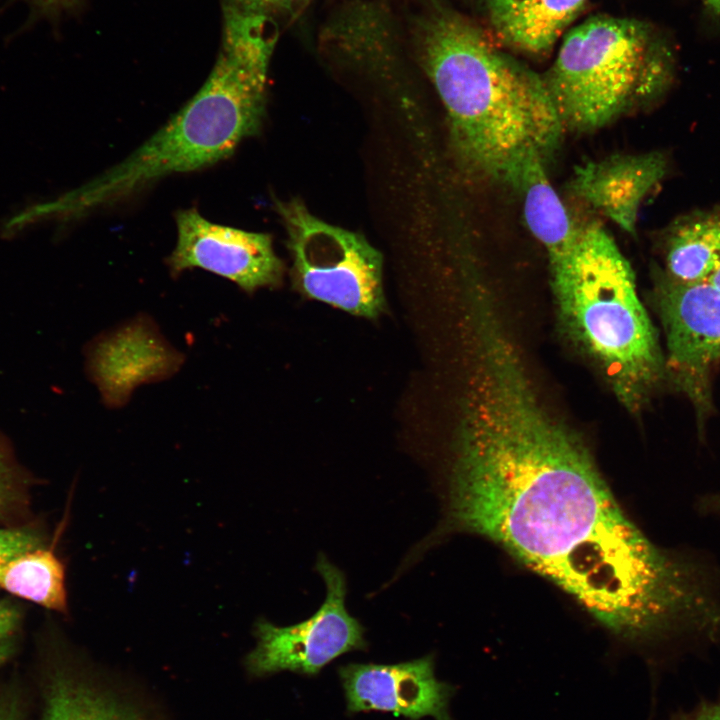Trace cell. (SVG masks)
<instances>
[{
  "label": "cell",
  "mask_w": 720,
  "mask_h": 720,
  "mask_svg": "<svg viewBox=\"0 0 720 720\" xmlns=\"http://www.w3.org/2000/svg\"><path fill=\"white\" fill-rule=\"evenodd\" d=\"M697 508L705 516L720 520V490L701 497Z\"/></svg>",
  "instance_id": "obj_22"
},
{
  "label": "cell",
  "mask_w": 720,
  "mask_h": 720,
  "mask_svg": "<svg viewBox=\"0 0 720 720\" xmlns=\"http://www.w3.org/2000/svg\"><path fill=\"white\" fill-rule=\"evenodd\" d=\"M413 42L446 110L454 150L468 168L515 189L528 165H547L565 129L542 75L442 6L416 20Z\"/></svg>",
  "instance_id": "obj_2"
},
{
  "label": "cell",
  "mask_w": 720,
  "mask_h": 720,
  "mask_svg": "<svg viewBox=\"0 0 720 720\" xmlns=\"http://www.w3.org/2000/svg\"><path fill=\"white\" fill-rule=\"evenodd\" d=\"M301 0H231L239 7L257 12L269 13L274 10L289 9Z\"/></svg>",
  "instance_id": "obj_21"
},
{
  "label": "cell",
  "mask_w": 720,
  "mask_h": 720,
  "mask_svg": "<svg viewBox=\"0 0 720 720\" xmlns=\"http://www.w3.org/2000/svg\"><path fill=\"white\" fill-rule=\"evenodd\" d=\"M434 657L397 664L350 663L339 668L350 712L384 711L412 720L431 716L453 720L449 704L456 692L434 673Z\"/></svg>",
  "instance_id": "obj_9"
},
{
  "label": "cell",
  "mask_w": 720,
  "mask_h": 720,
  "mask_svg": "<svg viewBox=\"0 0 720 720\" xmlns=\"http://www.w3.org/2000/svg\"><path fill=\"white\" fill-rule=\"evenodd\" d=\"M315 568L326 586L323 604L311 617L290 626L258 619L257 645L246 659L252 675L285 670L313 675L340 655L367 647L364 627L346 608L344 573L323 554Z\"/></svg>",
  "instance_id": "obj_7"
},
{
  "label": "cell",
  "mask_w": 720,
  "mask_h": 720,
  "mask_svg": "<svg viewBox=\"0 0 720 720\" xmlns=\"http://www.w3.org/2000/svg\"><path fill=\"white\" fill-rule=\"evenodd\" d=\"M19 615L16 609L7 602H0V664L12 652Z\"/></svg>",
  "instance_id": "obj_19"
},
{
  "label": "cell",
  "mask_w": 720,
  "mask_h": 720,
  "mask_svg": "<svg viewBox=\"0 0 720 720\" xmlns=\"http://www.w3.org/2000/svg\"><path fill=\"white\" fill-rule=\"evenodd\" d=\"M0 589L48 609H67L64 565L42 546L0 558Z\"/></svg>",
  "instance_id": "obj_15"
},
{
  "label": "cell",
  "mask_w": 720,
  "mask_h": 720,
  "mask_svg": "<svg viewBox=\"0 0 720 720\" xmlns=\"http://www.w3.org/2000/svg\"><path fill=\"white\" fill-rule=\"evenodd\" d=\"M666 170V157L658 151L614 154L578 166L570 189L623 231L634 234L640 206Z\"/></svg>",
  "instance_id": "obj_12"
},
{
  "label": "cell",
  "mask_w": 720,
  "mask_h": 720,
  "mask_svg": "<svg viewBox=\"0 0 720 720\" xmlns=\"http://www.w3.org/2000/svg\"><path fill=\"white\" fill-rule=\"evenodd\" d=\"M502 40L532 54L548 52L587 0H486Z\"/></svg>",
  "instance_id": "obj_13"
},
{
  "label": "cell",
  "mask_w": 720,
  "mask_h": 720,
  "mask_svg": "<svg viewBox=\"0 0 720 720\" xmlns=\"http://www.w3.org/2000/svg\"><path fill=\"white\" fill-rule=\"evenodd\" d=\"M16 703L9 700L0 701V720H18Z\"/></svg>",
  "instance_id": "obj_23"
},
{
  "label": "cell",
  "mask_w": 720,
  "mask_h": 720,
  "mask_svg": "<svg viewBox=\"0 0 720 720\" xmlns=\"http://www.w3.org/2000/svg\"><path fill=\"white\" fill-rule=\"evenodd\" d=\"M40 1L45 4H56V3H60V2L66 1V0H40Z\"/></svg>",
  "instance_id": "obj_26"
},
{
  "label": "cell",
  "mask_w": 720,
  "mask_h": 720,
  "mask_svg": "<svg viewBox=\"0 0 720 720\" xmlns=\"http://www.w3.org/2000/svg\"><path fill=\"white\" fill-rule=\"evenodd\" d=\"M176 227V246L167 260L173 274L201 268L246 292L280 283L283 263L269 234L213 223L194 208L177 212Z\"/></svg>",
  "instance_id": "obj_8"
},
{
  "label": "cell",
  "mask_w": 720,
  "mask_h": 720,
  "mask_svg": "<svg viewBox=\"0 0 720 720\" xmlns=\"http://www.w3.org/2000/svg\"><path fill=\"white\" fill-rule=\"evenodd\" d=\"M275 208L303 295L366 318L384 311L382 255L363 235L318 218L298 199L278 200Z\"/></svg>",
  "instance_id": "obj_6"
},
{
  "label": "cell",
  "mask_w": 720,
  "mask_h": 720,
  "mask_svg": "<svg viewBox=\"0 0 720 720\" xmlns=\"http://www.w3.org/2000/svg\"><path fill=\"white\" fill-rule=\"evenodd\" d=\"M657 306L667 363L693 388L720 362V290L707 281L684 283L665 274L657 288Z\"/></svg>",
  "instance_id": "obj_10"
},
{
  "label": "cell",
  "mask_w": 720,
  "mask_h": 720,
  "mask_svg": "<svg viewBox=\"0 0 720 720\" xmlns=\"http://www.w3.org/2000/svg\"><path fill=\"white\" fill-rule=\"evenodd\" d=\"M667 720H720V697L703 700L688 711L674 712Z\"/></svg>",
  "instance_id": "obj_20"
},
{
  "label": "cell",
  "mask_w": 720,
  "mask_h": 720,
  "mask_svg": "<svg viewBox=\"0 0 720 720\" xmlns=\"http://www.w3.org/2000/svg\"><path fill=\"white\" fill-rule=\"evenodd\" d=\"M666 275L684 283L707 281L720 265V209L676 218L664 231Z\"/></svg>",
  "instance_id": "obj_14"
},
{
  "label": "cell",
  "mask_w": 720,
  "mask_h": 720,
  "mask_svg": "<svg viewBox=\"0 0 720 720\" xmlns=\"http://www.w3.org/2000/svg\"><path fill=\"white\" fill-rule=\"evenodd\" d=\"M449 485L454 527L483 536L575 599L620 642L685 645L719 607L715 565L653 543L578 434L540 398L512 338L476 366Z\"/></svg>",
  "instance_id": "obj_1"
},
{
  "label": "cell",
  "mask_w": 720,
  "mask_h": 720,
  "mask_svg": "<svg viewBox=\"0 0 720 720\" xmlns=\"http://www.w3.org/2000/svg\"><path fill=\"white\" fill-rule=\"evenodd\" d=\"M702 2L712 13L720 17V0H702Z\"/></svg>",
  "instance_id": "obj_24"
},
{
  "label": "cell",
  "mask_w": 720,
  "mask_h": 720,
  "mask_svg": "<svg viewBox=\"0 0 720 720\" xmlns=\"http://www.w3.org/2000/svg\"><path fill=\"white\" fill-rule=\"evenodd\" d=\"M547 255L563 328L617 398L627 408H639L664 363L629 262L602 225L576 219Z\"/></svg>",
  "instance_id": "obj_4"
},
{
  "label": "cell",
  "mask_w": 720,
  "mask_h": 720,
  "mask_svg": "<svg viewBox=\"0 0 720 720\" xmlns=\"http://www.w3.org/2000/svg\"><path fill=\"white\" fill-rule=\"evenodd\" d=\"M707 282L712 284L714 287L720 290V265L717 267V269L711 274V276L708 278Z\"/></svg>",
  "instance_id": "obj_25"
},
{
  "label": "cell",
  "mask_w": 720,
  "mask_h": 720,
  "mask_svg": "<svg viewBox=\"0 0 720 720\" xmlns=\"http://www.w3.org/2000/svg\"><path fill=\"white\" fill-rule=\"evenodd\" d=\"M40 720H142L84 681L69 674L56 675L48 688Z\"/></svg>",
  "instance_id": "obj_16"
},
{
  "label": "cell",
  "mask_w": 720,
  "mask_h": 720,
  "mask_svg": "<svg viewBox=\"0 0 720 720\" xmlns=\"http://www.w3.org/2000/svg\"><path fill=\"white\" fill-rule=\"evenodd\" d=\"M40 546V538L31 531L0 529V558L13 556Z\"/></svg>",
  "instance_id": "obj_17"
},
{
  "label": "cell",
  "mask_w": 720,
  "mask_h": 720,
  "mask_svg": "<svg viewBox=\"0 0 720 720\" xmlns=\"http://www.w3.org/2000/svg\"><path fill=\"white\" fill-rule=\"evenodd\" d=\"M542 77L564 129L592 132L655 100L671 56L648 25L598 15L566 34Z\"/></svg>",
  "instance_id": "obj_5"
},
{
  "label": "cell",
  "mask_w": 720,
  "mask_h": 720,
  "mask_svg": "<svg viewBox=\"0 0 720 720\" xmlns=\"http://www.w3.org/2000/svg\"><path fill=\"white\" fill-rule=\"evenodd\" d=\"M17 472L8 448L0 437V512L16 495Z\"/></svg>",
  "instance_id": "obj_18"
},
{
  "label": "cell",
  "mask_w": 720,
  "mask_h": 720,
  "mask_svg": "<svg viewBox=\"0 0 720 720\" xmlns=\"http://www.w3.org/2000/svg\"><path fill=\"white\" fill-rule=\"evenodd\" d=\"M89 371L105 403L124 404L135 387L172 375L182 356L151 321H133L99 338L88 356Z\"/></svg>",
  "instance_id": "obj_11"
},
{
  "label": "cell",
  "mask_w": 720,
  "mask_h": 720,
  "mask_svg": "<svg viewBox=\"0 0 720 720\" xmlns=\"http://www.w3.org/2000/svg\"><path fill=\"white\" fill-rule=\"evenodd\" d=\"M277 38L269 15L225 5L221 47L197 93L127 158L68 197L66 208L111 205L165 176L229 157L261 127Z\"/></svg>",
  "instance_id": "obj_3"
}]
</instances>
